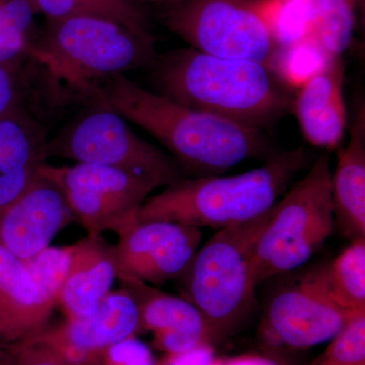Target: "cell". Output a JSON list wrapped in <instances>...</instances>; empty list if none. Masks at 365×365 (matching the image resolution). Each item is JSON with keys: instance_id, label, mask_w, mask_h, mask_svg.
<instances>
[{"instance_id": "obj_14", "label": "cell", "mask_w": 365, "mask_h": 365, "mask_svg": "<svg viewBox=\"0 0 365 365\" xmlns=\"http://www.w3.org/2000/svg\"><path fill=\"white\" fill-rule=\"evenodd\" d=\"M125 284L138 306L139 329L153 331L160 349L179 354L215 342L203 314L189 300L163 294L146 283Z\"/></svg>"}, {"instance_id": "obj_7", "label": "cell", "mask_w": 365, "mask_h": 365, "mask_svg": "<svg viewBox=\"0 0 365 365\" xmlns=\"http://www.w3.org/2000/svg\"><path fill=\"white\" fill-rule=\"evenodd\" d=\"M98 93L46 144V158L59 157L125 170L158 187L182 179L175 158L140 138Z\"/></svg>"}, {"instance_id": "obj_1", "label": "cell", "mask_w": 365, "mask_h": 365, "mask_svg": "<svg viewBox=\"0 0 365 365\" xmlns=\"http://www.w3.org/2000/svg\"><path fill=\"white\" fill-rule=\"evenodd\" d=\"M98 95L126 121L155 137L178 162L204 176L220 174L267 150L258 129L179 104L124 74L103 81Z\"/></svg>"}, {"instance_id": "obj_16", "label": "cell", "mask_w": 365, "mask_h": 365, "mask_svg": "<svg viewBox=\"0 0 365 365\" xmlns=\"http://www.w3.org/2000/svg\"><path fill=\"white\" fill-rule=\"evenodd\" d=\"M44 127L29 117L0 119V209L6 207L37 177L46 163Z\"/></svg>"}, {"instance_id": "obj_34", "label": "cell", "mask_w": 365, "mask_h": 365, "mask_svg": "<svg viewBox=\"0 0 365 365\" xmlns=\"http://www.w3.org/2000/svg\"><path fill=\"white\" fill-rule=\"evenodd\" d=\"M357 6H360V4H362L364 6V0H356Z\"/></svg>"}, {"instance_id": "obj_30", "label": "cell", "mask_w": 365, "mask_h": 365, "mask_svg": "<svg viewBox=\"0 0 365 365\" xmlns=\"http://www.w3.org/2000/svg\"><path fill=\"white\" fill-rule=\"evenodd\" d=\"M215 364V352L210 344L199 346L190 351L170 354L165 365H213Z\"/></svg>"}, {"instance_id": "obj_17", "label": "cell", "mask_w": 365, "mask_h": 365, "mask_svg": "<svg viewBox=\"0 0 365 365\" xmlns=\"http://www.w3.org/2000/svg\"><path fill=\"white\" fill-rule=\"evenodd\" d=\"M139 327L136 300L128 290L122 289L106 295L91 316L68 319L66 325L52 334L76 349L100 354L133 337Z\"/></svg>"}, {"instance_id": "obj_18", "label": "cell", "mask_w": 365, "mask_h": 365, "mask_svg": "<svg viewBox=\"0 0 365 365\" xmlns=\"http://www.w3.org/2000/svg\"><path fill=\"white\" fill-rule=\"evenodd\" d=\"M76 247V260L58 299L68 319L93 314L117 277L113 250L105 246L100 237H88Z\"/></svg>"}, {"instance_id": "obj_11", "label": "cell", "mask_w": 365, "mask_h": 365, "mask_svg": "<svg viewBox=\"0 0 365 365\" xmlns=\"http://www.w3.org/2000/svg\"><path fill=\"white\" fill-rule=\"evenodd\" d=\"M118 235L112 248L118 277L155 285L181 277L202 239L201 228L170 222L138 223Z\"/></svg>"}, {"instance_id": "obj_31", "label": "cell", "mask_w": 365, "mask_h": 365, "mask_svg": "<svg viewBox=\"0 0 365 365\" xmlns=\"http://www.w3.org/2000/svg\"><path fill=\"white\" fill-rule=\"evenodd\" d=\"M14 98V79L6 67L0 66V116L9 109Z\"/></svg>"}, {"instance_id": "obj_23", "label": "cell", "mask_w": 365, "mask_h": 365, "mask_svg": "<svg viewBox=\"0 0 365 365\" xmlns=\"http://www.w3.org/2000/svg\"><path fill=\"white\" fill-rule=\"evenodd\" d=\"M265 11L278 48L314 35V0H266Z\"/></svg>"}, {"instance_id": "obj_4", "label": "cell", "mask_w": 365, "mask_h": 365, "mask_svg": "<svg viewBox=\"0 0 365 365\" xmlns=\"http://www.w3.org/2000/svg\"><path fill=\"white\" fill-rule=\"evenodd\" d=\"M31 56L54 83L64 81L83 97H95L106 79L153 66L158 55L150 33L98 14L47 20Z\"/></svg>"}, {"instance_id": "obj_15", "label": "cell", "mask_w": 365, "mask_h": 365, "mask_svg": "<svg viewBox=\"0 0 365 365\" xmlns=\"http://www.w3.org/2000/svg\"><path fill=\"white\" fill-rule=\"evenodd\" d=\"M349 141L338 155L331 178L334 220L347 239L365 237V106L359 102Z\"/></svg>"}, {"instance_id": "obj_12", "label": "cell", "mask_w": 365, "mask_h": 365, "mask_svg": "<svg viewBox=\"0 0 365 365\" xmlns=\"http://www.w3.org/2000/svg\"><path fill=\"white\" fill-rule=\"evenodd\" d=\"M2 210L0 245L23 261L48 248L72 216L58 185L40 170L30 186Z\"/></svg>"}, {"instance_id": "obj_27", "label": "cell", "mask_w": 365, "mask_h": 365, "mask_svg": "<svg viewBox=\"0 0 365 365\" xmlns=\"http://www.w3.org/2000/svg\"><path fill=\"white\" fill-rule=\"evenodd\" d=\"M309 365H365V312L353 316Z\"/></svg>"}, {"instance_id": "obj_6", "label": "cell", "mask_w": 365, "mask_h": 365, "mask_svg": "<svg viewBox=\"0 0 365 365\" xmlns=\"http://www.w3.org/2000/svg\"><path fill=\"white\" fill-rule=\"evenodd\" d=\"M332 170L329 151L273 206L250 260L255 285L304 265L333 230Z\"/></svg>"}, {"instance_id": "obj_24", "label": "cell", "mask_w": 365, "mask_h": 365, "mask_svg": "<svg viewBox=\"0 0 365 365\" xmlns=\"http://www.w3.org/2000/svg\"><path fill=\"white\" fill-rule=\"evenodd\" d=\"M35 11L26 0H4L0 4V66L32 52Z\"/></svg>"}, {"instance_id": "obj_35", "label": "cell", "mask_w": 365, "mask_h": 365, "mask_svg": "<svg viewBox=\"0 0 365 365\" xmlns=\"http://www.w3.org/2000/svg\"><path fill=\"white\" fill-rule=\"evenodd\" d=\"M2 2H4V0H0V4H1Z\"/></svg>"}, {"instance_id": "obj_9", "label": "cell", "mask_w": 365, "mask_h": 365, "mask_svg": "<svg viewBox=\"0 0 365 365\" xmlns=\"http://www.w3.org/2000/svg\"><path fill=\"white\" fill-rule=\"evenodd\" d=\"M39 170L58 185L71 215L90 237H100L106 230L119 235L135 225L139 208L158 188L125 170L91 163L54 167L46 162Z\"/></svg>"}, {"instance_id": "obj_25", "label": "cell", "mask_w": 365, "mask_h": 365, "mask_svg": "<svg viewBox=\"0 0 365 365\" xmlns=\"http://www.w3.org/2000/svg\"><path fill=\"white\" fill-rule=\"evenodd\" d=\"M330 58L313 35L297 44L278 48L270 71L282 81L300 86Z\"/></svg>"}, {"instance_id": "obj_32", "label": "cell", "mask_w": 365, "mask_h": 365, "mask_svg": "<svg viewBox=\"0 0 365 365\" xmlns=\"http://www.w3.org/2000/svg\"><path fill=\"white\" fill-rule=\"evenodd\" d=\"M213 364V365H215ZM216 365H280L272 359H265L261 356H246L228 360L222 364Z\"/></svg>"}, {"instance_id": "obj_5", "label": "cell", "mask_w": 365, "mask_h": 365, "mask_svg": "<svg viewBox=\"0 0 365 365\" xmlns=\"http://www.w3.org/2000/svg\"><path fill=\"white\" fill-rule=\"evenodd\" d=\"M272 213L273 207L250 222L218 230L181 276L185 299L203 314L215 342L234 332L254 307L250 260Z\"/></svg>"}, {"instance_id": "obj_20", "label": "cell", "mask_w": 365, "mask_h": 365, "mask_svg": "<svg viewBox=\"0 0 365 365\" xmlns=\"http://www.w3.org/2000/svg\"><path fill=\"white\" fill-rule=\"evenodd\" d=\"M327 287L333 299L353 313L365 312V237L354 240L324 267Z\"/></svg>"}, {"instance_id": "obj_13", "label": "cell", "mask_w": 365, "mask_h": 365, "mask_svg": "<svg viewBox=\"0 0 365 365\" xmlns=\"http://www.w3.org/2000/svg\"><path fill=\"white\" fill-rule=\"evenodd\" d=\"M344 78V62L341 56L332 57L299 86L292 101V109L304 138L326 151L340 145L348 128Z\"/></svg>"}, {"instance_id": "obj_10", "label": "cell", "mask_w": 365, "mask_h": 365, "mask_svg": "<svg viewBox=\"0 0 365 365\" xmlns=\"http://www.w3.org/2000/svg\"><path fill=\"white\" fill-rule=\"evenodd\" d=\"M359 313L343 309L333 299L324 267L319 268L271 299L262 319L261 335L271 346L304 349L332 340Z\"/></svg>"}, {"instance_id": "obj_33", "label": "cell", "mask_w": 365, "mask_h": 365, "mask_svg": "<svg viewBox=\"0 0 365 365\" xmlns=\"http://www.w3.org/2000/svg\"><path fill=\"white\" fill-rule=\"evenodd\" d=\"M143 1L157 2V4H168L172 2L173 0H143Z\"/></svg>"}, {"instance_id": "obj_21", "label": "cell", "mask_w": 365, "mask_h": 365, "mask_svg": "<svg viewBox=\"0 0 365 365\" xmlns=\"http://www.w3.org/2000/svg\"><path fill=\"white\" fill-rule=\"evenodd\" d=\"M37 14L47 20L98 14L121 21L139 33H150L146 14L134 0H26Z\"/></svg>"}, {"instance_id": "obj_2", "label": "cell", "mask_w": 365, "mask_h": 365, "mask_svg": "<svg viewBox=\"0 0 365 365\" xmlns=\"http://www.w3.org/2000/svg\"><path fill=\"white\" fill-rule=\"evenodd\" d=\"M158 95L260 130L284 116L292 100L267 66L193 49L157 57Z\"/></svg>"}, {"instance_id": "obj_29", "label": "cell", "mask_w": 365, "mask_h": 365, "mask_svg": "<svg viewBox=\"0 0 365 365\" xmlns=\"http://www.w3.org/2000/svg\"><path fill=\"white\" fill-rule=\"evenodd\" d=\"M16 365H68L39 341L28 338L19 352Z\"/></svg>"}, {"instance_id": "obj_8", "label": "cell", "mask_w": 365, "mask_h": 365, "mask_svg": "<svg viewBox=\"0 0 365 365\" xmlns=\"http://www.w3.org/2000/svg\"><path fill=\"white\" fill-rule=\"evenodd\" d=\"M265 4L266 0H173L165 4L163 21L190 48L270 69L278 46Z\"/></svg>"}, {"instance_id": "obj_26", "label": "cell", "mask_w": 365, "mask_h": 365, "mask_svg": "<svg viewBox=\"0 0 365 365\" xmlns=\"http://www.w3.org/2000/svg\"><path fill=\"white\" fill-rule=\"evenodd\" d=\"M76 244L48 247L25 262L36 285L46 299L58 304L60 292L76 260Z\"/></svg>"}, {"instance_id": "obj_3", "label": "cell", "mask_w": 365, "mask_h": 365, "mask_svg": "<svg viewBox=\"0 0 365 365\" xmlns=\"http://www.w3.org/2000/svg\"><path fill=\"white\" fill-rule=\"evenodd\" d=\"M307 165V151L299 148L242 174L179 180L145 199L135 225L170 222L222 230L250 222L270 210Z\"/></svg>"}, {"instance_id": "obj_19", "label": "cell", "mask_w": 365, "mask_h": 365, "mask_svg": "<svg viewBox=\"0 0 365 365\" xmlns=\"http://www.w3.org/2000/svg\"><path fill=\"white\" fill-rule=\"evenodd\" d=\"M0 297L9 307L11 330L26 339L43 331L54 306L41 294L25 262L1 245Z\"/></svg>"}, {"instance_id": "obj_28", "label": "cell", "mask_w": 365, "mask_h": 365, "mask_svg": "<svg viewBox=\"0 0 365 365\" xmlns=\"http://www.w3.org/2000/svg\"><path fill=\"white\" fill-rule=\"evenodd\" d=\"M108 365H155L150 349L134 337L105 350Z\"/></svg>"}, {"instance_id": "obj_22", "label": "cell", "mask_w": 365, "mask_h": 365, "mask_svg": "<svg viewBox=\"0 0 365 365\" xmlns=\"http://www.w3.org/2000/svg\"><path fill=\"white\" fill-rule=\"evenodd\" d=\"M356 0H314V36L330 57L351 45Z\"/></svg>"}]
</instances>
